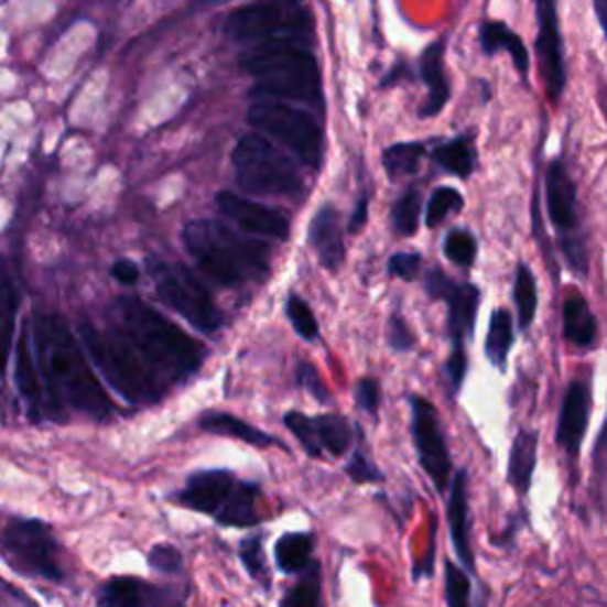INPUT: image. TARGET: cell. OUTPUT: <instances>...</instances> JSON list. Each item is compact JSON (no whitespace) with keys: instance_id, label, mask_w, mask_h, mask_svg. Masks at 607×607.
I'll use <instances>...</instances> for the list:
<instances>
[{"instance_id":"5bb4252c","label":"cell","mask_w":607,"mask_h":607,"mask_svg":"<svg viewBox=\"0 0 607 607\" xmlns=\"http://www.w3.org/2000/svg\"><path fill=\"white\" fill-rule=\"evenodd\" d=\"M536 8V59L539 74L546 86V96L551 102L563 98L567 86V67L563 53V34H560L557 20V0H534Z\"/></svg>"},{"instance_id":"e575fe53","label":"cell","mask_w":607,"mask_h":607,"mask_svg":"<svg viewBox=\"0 0 607 607\" xmlns=\"http://www.w3.org/2000/svg\"><path fill=\"white\" fill-rule=\"evenodd\" d=\"M444 598L446 607H473V574L454 560L444 563Z\"/></svg>"},{"instance_id":"1f68e13d","label":"cell","mask_w":607,"mask_h":607,"mask_svg":"<svg viewBox=\"0 0 607 607\" xmlns=\"http://www.w3.org/2000/svg\"><path fill=\"white\" fill-rule=\"evenodd\" d=\"M14 316H18V294L10 275L0 269V372H6L10 359V345L14 335Z\"/></svg>"},{"instance_id":"681fc988","label":"cell","mask_w":607,"mask_h":607,"mask_svg":"<svg viewBox=\"0 0 607 607\" xmlns=\"http://www.w3.org/2000/svg\"><path fill=\"white\" fill-rule=\"evenodd\" d=\"M300 382L308 389V392L311 394H314L318 401H328V389H325V384L321 382V378H318V372H316V368H311V366H302L300 368Z\"/></svg>"},{"instance_id":"f6af8a7d","label":"cell","mask_w":607,"mask_h":607,"mask_svg":"<svg viewBox=\"0 0 607 607\" xmlns=\"http://www.w3.org/2000/svg\"><path fill=\"white\" fill-rule=\"evenodd\" d=\"M148 563L154 572L176 574V572L183 570V555L176 546H171V543H160V546H154L150 551Z\"/></svg>"},{"instance_id":"2e32d148","label":"cell","mask_w":607,"mask_h":607,"mask_svg":"<svg viewBox=\"0 0 607 607\" xmlns=\"http://www.w3.org/2000/svg\"><path fill=\"white\" fill-rule=\"evenodd\" d=\"M468 470L458 468L451 479V487L446 491V522L451 534V546L456 551V557L463 570L475 574L477 557L473 551V520H470V498H468Z\"/></svg>"},{"instance_id":"bcb514c9","label":"cell","mask_w":607,"mask_h":607,"mask_svg":"<svg viewBox=\"0 0 607 607\" xmlns=\"http://www.w3.org/2000/svg\"><path fill=\"white\" fill-rule=\"evenodd\" d=\"M354 397H356V403H359V409L368 415H378L380 411V401H382V389H380V382L372 380V378H364L356 382V389H354Z\"/></svg>"},{"instance_id":"7bdbcfd3","label":"cell","mask_w":607,"mask_h":607,"mask_svg":"<svg viewBox=\"0 0 607 607\" xmlns=\"http://www.w3.org/2000/svg\"><path fill=\"white\" fill-rule=\"evenodd\" d=\"M240 560L247 567V572L252 574L254 579L267 582V560H263V546H261V536H247L240 543Z\"/></svg>"},{"instance_id":"ac0fdd59","label":"cell","mask_w":607,"mask_h":607,"mask_svg":"<svg viewBox=\"0 0 607 607\" xmlns=\"http://www.w3.org/2000/svg\"><path fill=\"white\" fill-rule=\"evenodd\" d=\"M216 205H219L221 214L228 216L230 221H236L245 230L254 232V236H267L278 240H288L290 236V224L285 219V214H280L267 205H259V202L245 199L236 193L226 191L216 195Z\"/></svg>"},{"instance_id":"60d3db41","label":"cell","mask_w":607,"mask_h":607,"mask_svg":"<svg viewBox=\"0 0 607 607\" xmlns=\"http://www.w3.org/2000/svg\"><path fill=\"white\" fill-rule=\"evenodd\" d=\"M288 316L294 325V330L300 333V337H304L306 342H314L318 337V321L314 316V311H311L308 304L300 300L297 294H292L288 300Z\"/></svg>"},{"instance_id":"ee69618b","label":"cell","mask_w":607,"mask_h":607,"mask_svg":"<svg viewBox=\"0 0 607 607\" xmlns=\"http://www.w3.org/2000/svg\"><path fill=\"white\" fill-rule=\"evenodd\" d=\"M465 376H468V354H465V349H451V356L444 364V378L448 382L451 397H458Z\"/></svg>"},{"instance_id":"ffe728a7","label":"cell","mask_w":607,"mask_h":607,"mask_svg":"<svg viewBox=\"0 0 607 607\" xmlns=\"http://www.w3.org/2000/svg\"><path fill=\"white\" fill-rule=\"evenodd\" d=\"M418 74L427 86V100L420 107L418 115L423 119L437 117L451 98V86L446 76V36L430 43L418 59Z\"/></svg>"},{"instance_id":"f1b7e54d","label":"cell","mask_w":607,"mask_h":607,"mask_svg":"<svg viewBox=\"0 0 607 607\" xmlns=\"http://www.w3.org/2000/svg\"><path fill=\"white\" fill-rule=\"evenodd\" d=\"M516 345V328H512V314L508 308H496L489 318V333L485 339V354L489 364L498 370H508V356Z\"/></svg>"},{"instance_id":"c3c4849f","label":"cell","mask_w":607,"mask_h":607,"mask_svg":"<svg viewBox=\"0 0 607 607\" xmlns=\"http://www.w3.org/2000/svg\"><path fill=\"white\" fill-rule=\"evenodd\" d=\"M420 263H423V259H420L418 252H397L389 259V273L411 283L420 273Z\"/></svg>"},{"instance_id":"7c38bea8","label":"cell","mask_w":607,"mask_h":607,"mask_svg":"<svg viewBox=\"0 0 607 607\" xmlns=\"http://www.w3.org/2000/svg\"><path fill=\"white\" fill-rule=\"evenodd\" d=\"M160 297L174 308L183 318H188L197 330L216 333L221 325V311L212 302L209 292L183 267L169 269L162 267L154 275Z\"/></svg>"},{"instance_id":"484cf974","label":"cell","mask_w":607,"mask_h":607,"mask_svg":"<svg viewBox=\"0 0 607 607\" xmlns=\"http://www.w3.org/2000/svg\"><path fill=\"white\" fill-rule=\"evenodd\" d=\"M432 160L440 169H444L446 174H454L458 178H470L477 166L475 136L468 131L446 140V143L432 150Z\"/></svg>"},{"instance_id":"f35d334b","label":"cell","mask_w":607,"mask_h":607,"mask_svg":"<svg viewBox=\"0 0 607 607\" xmlns=\"http://www.w3.org/2000/svg\"><path fill=\"white\" fill-rule=\"evenodd\" d=\"M463 209V195L456 188H437L432 193L427 202V214H425V224L427 228H437L451 212H460Z\"/></svg>"},{"instance_id":"cb8c5ba5","label":"cell","mask_w":607,"mask_h":607,"mask_svg":"<svg viewBox=\"0 0 607 607\" xmlns=\"http://www.w3.org/2000/svg\"><path fill=\"white\" fill-rule=\"evenodd\" d=\"M308 240L316 247L318 259L325 269H339V263L345 261V242H342L339 216L333 207H323L316 214V219L308 230Z\"/></svg>"},{"instance_id":"11a10c76","label":"cell","mask_w":607,"mask_h":607,"mask_svg":"<svg viewBox=\"0 0 607 607\" xmlns=\"http://www.w3.org/2000/svg\"><path fill=\"white\" fill-rule=\"evenodd\" d=\"M605 448H607V418H605V425H603V430H600V434H598V440H596V448H594L596 458L603 454Z\"/></svg>"},{"instance_id":"ab89813d","label":"cell","mask_w":607,"mask_h":607,"mask_svg":"<svg viewBox=\"0 0 607 607\" xmlns=\"http://www.w3.org/2000/svg\"><path fill=\"white\" fill-rule=\"evenodd\" d=\"M285 427L294 434V437L300 440L302 448L306 451V454H308L311 458H321V456H323V448H321L318 437H316L314 418H306L304 413L290 411V413L285 415Z\"/></svg>"},{"instance_id":"44dd1931","label":"cell","mask_w":607,"mask_h":607,"mask_svg":"<svg viewBox=\"0 0 607 607\" xmlns=\"http://www.w3.org/2000/svg\"><path fill=\"white\" fill-rule=\"evenodd\" d=\"M14 380H18V389L26 403L29 418L39 420L45 413V399L34 359V330H29V323H24L18 342V354H14Z\"/></svg>"},{"instance_id":"7a4b0ae2","label":"cell","mask_w":607,"mask_h":607,"mask_svg":"<svg viewBox=\"0 0 607 607\" xmlns=\"http://www.w3.org/2000/svg\"><path fill=\"white\" fill-rule=\"evenodd\" d=\"M119 316L133 347L150 364L164 368L171 378H191L205 361V347L150 304L136 297H123L119 300Z\"/></svg>"},{"instance_id":"f907efd6","label":"cell","mask_w":607,"mask_h":607,"mask_svg":"<svg viewBox=\"0 0 607 607\" xmlns=\"http://www.w3.org/2000/svg\"><path fill=\"white\" fill-rule=\"evenodd\" d=\"M112 275L119 280V283H123V285H133V283H138L140 269L136 267L133 261L123 259V261H117V263H115V267H112Z\"/></svg>"},{"instance_id":"b9f144b4","label":"cell","mask_w":607,"mask_h":607,"mask_svg":"<svg viewBox=\"0 0 607 607\" xmlns=\"http://www.w3.org/2000/svg\"><path fill=\"white\" fill-rule=\"evenodd\" d=\"M347 475L351 477V481L356 485H372V481H382L384 475L380 473V468L376 463L370 460V456L366 454V448L356 446L351 460L347 463Z\"/></svg>"},{"instance_id":"603a6c76","label":"cell","mask_w":607,"mask_h":607,"mask_svg":"<svg viewBox=\"0 0 607 607\" xmlns=\"http://www.w3.org/2000/svg\"><path fill=\"white\" fill-rule=\"evenodd\" d=\"M479 48L487 57H494L498 53H508L512 57V62H516L518 72L527 79L529 62H532V57H529V48L524 45V41L506 22H498V20L481 22L479 24Z\"/></svg>"},{"instance_id":"6da1fadb","label":"cell","mask_w":607,"mask_h":607,"mask_svg":"<svg viewBox=\"0 0 607 607\" xmlns=\"http://www.w3.org/2000/svg\"><path fill=\"white\" fill-rule=\"evenodd\" d=\"M34 345L39 351V368L45 380V413L62 420V407H72L96 420H107L112 401L107 397L96 372L90 370L79 342L69 333L67 323L55 314L36 318Z\"/></svg>"},{"instance_id":"7dc6e473","label":"cell","mask_w":607,"mask_h":607,"mask_svg":"<svg viewBox=\"0 0 607 607\" xmlns=\"http://www.w3.org/2000/svg\"><path fill=\"white\" fill-rule=\"evenodd\" d=\"M387 339H389V347H392L399 354L411 351L415 347V335L411 333L409 323L403 321V316H399V314H394L392 318H389Z\"/></svg>"},{"instance_id":"8d00e7d4","label":"cell","mask_w":607,"mask_h":607,"mask_svg":"<svg viewBox=\"0 0 607 607\" xmlns=\"http://www.w3.org/2000/svg\"><path fill=\"white\" fill-rule=\"evenodd\" d=\"M420 209H423V195H420L418 188H409L397 199V205L392 209V228L397 236L401 238L413 236L418 230Z\"/></svg>"},{"instance_id":"7402d4cb","label":"cell","mask_w":607,"mask_h":607,"mask_svg":"<svg viewBox=\"0 0 607 607\" xmlns=\"http://www.w3.org/2000/svg\"><path fill=\"white\" fill-rule=\"evenodd\" d=\"M539 465V432L518 430L508 456V485L520 498H527L534 485V473Z\"/></svg>"},{"instance_id":"277c9868","label":"cell","mask_w":607,"mask_h":607,"mask_svg":"<svg viewBox=\"0 0 607 607\" xmlns=\"http://www.w3.org/2000/svg\"><path fill=\"white\" fill-rule=\"evenodd\" d=\"M82 342L88 356L100 368L105 380L131 403H154L164 394V387L145 364L133 342L115 333H102L90 323H82Z\"/></svg>"},{"instance_id":"d4e9b609","label":"cell","mask_w":607,"mask_h":607,"mask_svg":"<svg viewBox=\"0 0 607 607\" xmlns=\"http://www.w3.org/2000/svg\"><path fill=\"white\" fill-rule=\"evenodd\" d=\"M563 333L572 347L590 349L598 339V323L594 311L577 290H572L563 304Z\"/></svg>"},{"instance_id":"74e56055","label":"cell","mask_w":607,"mask_h":607,"mask_svg":"<svg viewBox=\"0 0 607 607\" xmlns=\"http://www.w3.org/2000/svg\"><path fill=\"white\" fill-rule=\"evenodd\" d=\"M444 254L460 269H470L477 259V238L468 228H454L444 238Z\"/></svg>"},{"instance_id":"816d5d0a","label":"cell","mask_w":607,"mask_h":607,"mask_svg":"<svg viewBox=\"0 0 607 607\" xmlns=\"http://www.w3.org/2000/svg\"><path fill=\"white\" fill-rule=\"evenodd\" d=\"M366 219H368V197L364 195V197L359 199V205H356L354 214H351L349 230H351V232H359V230L366 226Z\"/></svg>"},{"instance_id":"9a60e30c","label":"cell","mask_w":607,"mask_h":607,"mask_svg":"<svg viewBox=\"0 0 607 607\" xmlns=\"http://www.w3.org/2000/svg\"><path fill=\"white\" fill-rule=\"evenodd\" d=\"M185 588L138 577H115L98 588V607H183Z\"/></svg>"},{"instance_id":"52a82bcc","label":"cell","mask_w":607,"mask_h":607,"mask_svg":"<svg viewBox=\"0 0 607 607\" xmlns=\"http://www.w3.org/2000/svg\"><path fill=\"white\" fill-rule=\"evenodd\" d=\"M232 169L240 185L257 195H294L302 191L297 169L269 140L247 133L232 150Z\"/></svg>"},{"instance_id":"4316f807","label":"cell","mask_w":607,"mask_h":607,"mask_svg":"<svg viewBox=\"0 0 607 607\" xmlns=\"http://www.w3.org/2000/svg\"><path fill=\"white\" fill-rule=\"evenodd\" d=\"M257 501L259 485H252V481H238L216 520L226 527H257L261 522Z\"/></svg>"},{"instance_id":"d6986e66","label":"cell","mask_w":607,"mask_h":607,"mask_svg":"<svg viewBox=\"0 0 607 607\" xmlns=\"http://www.w3.org/2000/svg\"><path fill=\"white\" fill-rule=\"evenodd\" d=\"M238 479L228 470H202L193 473L178 491L176 501L185 508L205 512V516H219V510L226 506L228 496L236 489Z\"/></svg>"},{"instance_id":"9c48e42d","label":"cell","mask_w":607,"mask_h":607,"mask_svg":"<svg viewBox=\"0 0 607 607\" xmlns=\"http://www.w3.org/2000/svg\"><path fill=\"white\" fill-rule=\"evenodd\" d=\"M311 14L294 0H263L238 8L226 20V34L240 43L294 41L311 34Z\"/></svg>"},{"instance_id":"ba28073f","label":"cell","mask_w":607,"mask_h":607,"mask_svg":"<svg viewBox=\"0 0 607 607\" xmlns=\"http://www.w3.org/2000/svg\"><path fill=\"white\" fill-rule=\"evenodd\" d=\"M546 209H549V221L557 232L560 252H563L567 267L577 273V278H586L588 252H586V238H584L582 219H579L577 185H574L563 160L549 162Z\"/></svg>"},{"instance_id":"e0dca14e","label":"cell","mask_w":607,"mask_h":607,"mask_svg":"<svg viewBox=\"0 0 607 607\" xmlns=\"http://www.w3.org/2000/svg\"><path fill=\"white\" fill-rule=\"evenodd\" d=\"M590 418V384L586 380H572L565 389L563 403H560L555 442L565 454L577 460L586 440Z\"/></svg>"},{"instance_id":"3957f363","label":"cell","mask_w":607,"mask_h":607,"mask_svg":"<svg viewBox=\"0 0 607 607\" xmlns=\"http://www.w3.org/2000/svg\"><path fill=\"white\" fill-rule=\"evenodd\" d=\"M247 74L257 79L261 96L321 102V72L314 55L297 41H269L247 51L240 59Z\"/></svg>"},{"instance_id":"f5cc1de1","label":"cell","mask_w":607,"mask_h":607,"mask_svg":"<svg viewBox=\"0 0 607 607\" xmlns=\"http://www.w3.org/2000/svg\"><path fill=\"white\" fill-rule=\"evenodd\" d=\"M407 65H403V62H401V65H397L392 72H389L387 76H384V79H382V86L387 88V86H392V84H397L399 79H407Z\"/></svg>"},{"instance_id":"836d02e7","label":"cell","mask_w":607,"mask_h":607,"mask_svg":"<svg viewBox=\"0 0 607 607\" xmlns=\"http://www.w3.org/2000/svg\"><path fill=\"white\" fill-rule=\"evenodd\" d=\"M425 143H418V140H413V143H397V145H389L384 152H382V164H384V171L389 178H401V176H411L418 171L420 166V160L425 158Z\"/></svg>"},{"instance_id":"30bf717a","label":"cell","mask_w":607,"mask_h":607,"mask_svg":"<svg viewBox=\"0 0 607 607\" xmlns=\"http://www.w3.org/2000/svg\"><path fill=\"white\" fill-rule=\"evenodd\" d=\"M247 119L249 123H254L257 129L283 140L304 164L321 166L323 131L318 127V121L304 110H300V107H292L271 98L257 100L249 107Z\"/></svg>"},{"instance_id":"d6a6232c","label":"cell","mask_w":607,"mask_h":607,"mask_svg":"<svg viewBox=\"0 0 607 607\" xmlns=\"http://www.w3.org/2000/svg\"><path fill=\"white\" fill-rule=\"evenodd\" d=\"M512 300H516L518 308V325L520 330H529L536 318L539 308V288H536V275L532 269L518 263L516 271V288H512Z\"/></svg>"},{"instance_id":"8992f818","label":"cell","mask_w":607,"mask_h":607,"mask_svg":"<svg viewBox=\"0 0 607 607\" xmlns=\"http://www.w3.org/2000/svg\"><path fill=\"white\" fill-rule=\"evenodd\" d=\"M183 242L191 257L197 261V267L219 285L240 283L245 278V269H257V263L261 261L254 247L236 240V236L219 224H188L183 230Z\"/></svg>"},{"instance_id":"5b68a950","label":"cell","mask_w":607,"mask_h":607,"mask_svg":"<svg viewBox=\"0 0 607 607\" xmlns=\"http://www.w3.org/2000/svg\"><path fill=\"white\" fill-rule=\"evenodd\" d=\"M0 555L22 577L41 582L65 579L59 543L53 536V529L41 520L8 518L0 527Z\"/></svg>"},{"instance_id":"d590c367","label":"cell","mask_w":607,"mask_h":607,"mask_svg":"<svg viewBox=\"0 0 607 607\" xmlns=\"http://www.w3.org/2000/svg\"><path fill=\"white\" fill-rule=\"evenodd\" d=\"M280 607H321V567L311 563L300 582L294 584L280 600Z\"/></svg>"},{"instance_id":"8fae6325","label":"cell","mask_w":607,"mask_h":607,"mask_svg":"<svg viewBox=\"0 0 607 607\" xmlns=\"http://www.w3.org/2000/svg\"><path fill=\"white\" fill-rule=\"evenodd\" d=\"M409 407H411V434H413V446H415L420 468H423V473L432 481L434 491L446 494L456 470H454V460H451V451L446 444L440 411L432 401L418 394L409 397Z\"/></svg>"},{"instance_id":"83f0119b","label":"cell","mask_w":607,"mask_h":607,"mask_svg":"<svg viewBox=\"0 0 607 607\" xmlns=\"http://www.w3.org/2000/svg\"><path fill=\"white\" fill-rule=\"evenodd\" d=\"M199 427L209 432V434H221V437H232V440H240L245 444H252V446H273L275 440L271 437V434L257 430L254 425L245 423L242 418H236L230 413H207L199 418Z\"/></svg>"},{"instance_id":"f546056e","label":"cell","mask_w":607,"mask_h":607,"mask_svg":"<svg viewBox=\"0 0 607 607\" xmlns=\"http://www.w3.org/2000/svg\"><path fill=\"white\" fill-rule=\"evenodd\" d=\"M314 536L306 532H290L275 543V565L285 574H302L311 565Z\"/></svg>"},{"instance_id":"db71d44e","label":"cell","mask_w":607,"mask_h":607,"mask_svg":"<svg viewBox=\"0 0 607 607\" xmlns=\"http://www.w3.org/2000/svg\"><path fill=\"white\" fill-rule=\"evenodd\" d=\"M594 10H596V20L607 39V0H594Z\"/></svg>"},{"instance_id":"4dcf8cb0","label":"cell","mask_w":607,"mask_h":607,"mask_svg":"<svg viewBox=\"0 0 607 607\" xmlns=\"http://www.w3.org/2000/svg\"><path fill=\"white\" fill-rule=\"evenodd\" d=\"M316 437L323 448V454H330L333 458L349 454L354 444V427L347 418L342 415H316L314 418Z\"/></svg>"},{"instance_id":"4fadbf2b","label":"cell","mask_w":607,"mask_h":607,"mask_svg":"<svg viewBox=\"0 0 607 607\" xmlns=\"http://www.w3.org/2000/svg\"><path fill=\"white\" fill-rule=\"evenodd\" d=\"M425 292L432 300L446 304V333L454 349H465L475 333L479 288L448 278L442 269H430L425 275Z\"/></svg>"}]
</instances>
